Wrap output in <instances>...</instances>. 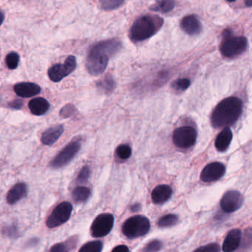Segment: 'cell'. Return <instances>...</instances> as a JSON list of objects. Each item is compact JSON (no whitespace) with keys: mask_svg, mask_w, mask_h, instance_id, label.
Returning a JSON list of instances; mask_svg holds the SVG:
<instances>
[{"mask_svg":"<svg viewBox=\"0 0 252 252\" xmlns=\"http://www.w3.org/2000/svg\"><path fill=\"white\" fill-rule=\"evenodd\" d=\"M243 112V101L231 96L222 100L211 115V124L214 128L228 127L234 125Z\"/></svg>","mask_w":252,"mask_h":252,"instance_id":"obj_1","label":"cell"},{"mask_svg":"<svg viewBox=\"0 0 252 252\" xmlns=\"http://www.w3.org/2000/svg\"><path fill=\"white\" fill-rule=\"evenodd\" d=\"M163 23V19L158 16H142L134 22L129 32V37L132 42H142L154 36Z\"/></svg>","mask_w":252,"mask_h":252,"instance_id":"obj_2","label":"cell"},{"mask_svg":"<svg viewBox=\"0 0 252 252\" xmlns=\"http://www.w3.org/2000/svg\"><path fill=\"white\" fill-rule=\"evenodd\" d=\"M223 41L220 47V51L224 57L234 58L246 51L248 47L247 39L244 36H234L230 30L223 32Z\"/></svg>","mask_w":252,"mask_h":252,"instance_id":"obj_3","label":"cell"},{"mask_svg":"<svg viewBox=\"0 0 252 252\" xmlns=\"http://www.w3.org/2000/svg\"><path fill=\"white\" fill-rule=\"evenodd\" d=\"M150 229V220L142 215L131 217L125 221L122 226L123 234L129 239L142 237L147 234Z\"/></svg>","mask_w":252,"mask_h":252,"instance_id":"obj_4","label":"cell"},{"mask_svg":"<svg viewBox=\"0 0 252 252\" xmlns=\"http://www.w3.org/2000/svg\"><path fill=\"white\" fill-rule=\"evenodd\" d=\"M110 57L92 47L87 59L86 67L91 76H98L102 74L108 65Z\"/></svg>","mask_w":252,"mask_h":252,"instance_id":"obj_5","label":"cell"},{"mask_svg":"<svg viewBox=\"0 0 252 252\" xmlns=\"http://www.w3.org/2000/svg\"><path fill=\"white\" fill-rule=\"evenodd\" d=\"M73 212V206L69 202L60 203L53 210L46 220V225L50 228H57L68 221Z\"/></svg>","mask_w":252,"mask_h":252,"instance_id":"obj_6","label":"cell"},{"mask_svg":"<svg viewBox=\"0 0 252 252\" xmlns=\"http://www.w3.org/2000/svg\"><path fill=\"white\" fill-rule=\"evenodd\" d=\"M197 132L192 126H184L177 128L173 132L172 140L176 147L188 149L192 147L197 141Z\"/></svg>","mask_w":252,"mask_h":252,"instance_id":"obj_7","label":"cell"},{"mask_svg":"<svg viewBox=\"0 0 252 252\" xmlns=\"http://www.w3.org/2000/svg\"><path fill=\"white\" fill-rule=\"evenodd\" d=\"M114 220V217L110 213H103L97 216L91 225L93 237L99 238L107 235L113 228Z\"/></svg>","mask_w":252,"mask_h":252,"instance_id":"obj_8","label":"cell"},{"mask_svg":"<svg viewBox=\"0 0 252 252\" xmlns=\"http://www.w3.org/2000/svg\"><path fill=\"white\" fill-rule=\"evenodd\" d=\"M80 143L79 141H73L67 144L51 162V166L54 169H59L68 164L81 150Z\"/></svg>","mask_w":252,"mask_h":252,"instance_id":"obj_9","label":"cell"},{"mask_svg":"<svg viewBox=\"0 0 252 252\" xmlns=\"http://www.w3.org/2000/svg\"><path fill=\"white\" fill-rule=\"evenodd\" d=\"M244 198L243 194L237 191L231 190L227 191L220 200V207L226 213H232L238 210L243 206Z\"/></svg>","mask_w":252,"mask_h":252,"instance_id":"obj_10","label":"cell"},{"mask_svg":"<svg viewBox=\"0 0 252 252\" xmlns=\"http://www.w3.org/2000/svg\"><path fill=\"white\" fill-rule=\"evenodd\" d=\"M225 173V167L220 162L209 163L203 168L200 174V179L203 182L211 183L220 179Z\"/></svg>","mask_w":252,"mask_h":252,"instance_id":"obj_11","label":"cell"},{"mask_svg":"<svg viewBox=\"0 0 252 252\" xmlns=\"http://www.w3.org/2000/svg\"><path fill=\"white\" fill-rule=\"evenodd\" d=\"M181 28L190 36L199 34L203 30V26L199 19L195 15H188L181 22Z\"/></svg>","mask_w":252,"mask_h":252,"instance_id":"obj_12","label":"cell"},{"mask_svg":"<svg viewBox=\"0 0 252 252\" xmlns=\"http://www.w3.org/2000/svg\"><path fill=\"white\" fill-rule=\"evenodd\" d=\"M14 91L19 96L23 98H31L40 94V86L32 82H21L14 86Z\"/></svg>","mask_w":252,"mask_h":252,"instance_id":"obj_13","label":"cell"},{"mask_svg":"<svg viewBox=\"0 0 252 252\" xmlns=\"http://www.w3.org/2000/svg\"><path fill=\"white\" fill-rule=\"evenodd\" d=\"M242 233L239 228L231 230L227 234L222 244V252H234L238 249L241 240Z\"/></svg>","mask_w":252,"mask_h":252,"instance_id":"obj_14","label":"cell"},{"mask_svg":"<svg viewBox=\"0 0 252 252\" xmlns=\"http://www.w3.org/2000/svg\"><path fill=\"white\" fill-rule=\"evenodd\" d=\"M172 195V187L169 185H159L152 191V200L155 204H163L169 200Z\"/></svg>","mask_w":252,"mask_h":252,"instance_id":"obj_15","label":"cell"},{"mask_svg":"<svg viewBox=\"0 0 252 252\" xmlns=\"http://www.w3.org/2000/svg\"><path fill=\"white\" fill-rule=\"evenodd\" d=\"M28 194V187L25 183H18L14 185L8 191L6 200L8 204H15L22 199L26 197Z\"/></svg>","mask_w":252,"mask_h":252,"instance_id":"obj_16","label":"cell"},{"mask_svg":"<svg viewBox=\"0 0 252 252\" xmlns=\"http://www.w3.org/2000/svg\"><path fill=\"white\" fill-rule=\"evenodd\" d=\"M64 132V126L59 125L45 130L41 137V142L45 145L51 146L55 144Z\"/></svg>","mask_w":252,"mask_h":252,"instance_id":"obj_17","label":"cell"},{"mask_svg":"<svg viewBox=\"0 0 252 252\" xmlns=\"http://www.w3.org/2000/svg\"><path fill=\"white\" fill-rule=\"evenodd\" d=\"M233 133L229 127H225L218 134L215 139V148L219 152H225L228 150L232 141Z\"/></svg>","mask_w":252,"mask_h":252,"instance_id":"obj_18","label":"cell"},{"mask_svg":"<svg viewBox=\"0 0 252 252\" xmlns=\"http://www.w3.org/2000/svg\"><path fill=\"white\" fill-rule=\"evenodd\" d=\"M29 107L32 114L39 116L45 115L49 110L51 105L48 100L39 97L32 99L29 102Z\"/></svg>","mask_w":252,"mask_h":252,"instance_id":"obj_19","label":"cell"},{"mask_svg":"<svg viewBox=\"0 0 252 252\" xmlns=\"http://www.w3.org/2000/svg\"><path fill=\"white\" fill-rule=\"evenodd\" d=\"M91 195V189L86 187H77L72 193V197L76 203H85Z\"/></svg>","mask_w":252,"mask_h":252,"instance_id":"obj_20","label":"cell"},{"mask_svg":"<svg viewBox=\"0 0 252 252\" xmlns=\"http://www.w3.org/2000/svg\"><path fill=\"white\" fill-rule=\"evenodd\" d=\"M97 88L104 94H111L116 88V82L110 75H107L97 82Z\"/></svg>","mask_w":252,"mask_h":252,"instance_id":"obj_21","label":"cell"},{"mask_svg":"<svg viewBox=\"0 0 252 252\" xmlns=\"http://www.w3.org/2000/svg\"><path fill=\"white\" fill-rule=\"evenodd\" d=\"M48 76L54 82H59L67 76L63 64H57L48 70Z\"/></svg>","mask_w":252,"mask_h":252,"instance_id":"obj_22","label":"cell"},{"mask_svg":"<svg viewBox=\"0 0 252 252\" xmlns=\"http://www.w3.org/2000/svg\"><path fill=\"white\" fill-rule=\"evenodd\" d=\"M175 2L172 0H163L156 2L150 7V10L153 11H160L162 13H169L175 8Z\"/></svg>","mask_w":252,"mask_h":252,"instance_id":"obj_23","label":"cell"},{"mask_svg":"<svg viewBox=\"0 0 252 252\" xmlns=\"http://www.w3.org/2000/svg\"><path fill=\"white\" fill-rule=\"evenodd\" d=\"M252 247V228L245 230L243 236L241 237L237 252H249Z\"/></svg>","mask_w":252,"mask_h":252,"instance_id":"obj_24","label":"cell"},{"mask_svg":"<svg viewBox=\"0 0 252 252\" xmlns=\"http://www.w3.org/2000/svg\"><path fill=\"white\" fill-rule=\"evenodd\" d=\"M103 249V243L98 240L88 242L85 243L79 252H101Z\"/></svg>","mask_w":252,"mask_h":252,"instance_id":"obj_25","label":"cell"},{"mask_svg":"<svg viewBox=\"0 0 252 252\" xmlns=\"http://www.w3.org/2000/svg\"><path fill=\"white\" fill-rule=\"evenodd\" d=\"M178 222V217L176 215H173V214H169V215H165V216L162 217L160 218L158 222V225L160 227H163V228H166V227H172L177 224Z\"/></svg>","mask_w":252,"mask_h":252,"instance_id":"obj_26","label":"cell"},{"mask_svg":"<svg viewBox=\"0 0 252 252\" xmlns=\"http://www.w3.org/2000/svg\"><path fill=\"white\" fill-rule=\"evenodd\" d=\"M100 3L101 8L104 11H113L122 7L125 2L122 0H103Z\"/></svg>","mask_w":252,"mask_h":252,"instance_id":"obj_27","label":"cell"},{"mask_svg":"<svg viewBox=\"0 0 252 252\" xmlns=\"http://www.w3.org/2000/svg\"><path fill=\"white\" fill-rule=\"evenodd\" d=\"M5 63L10 70H15L20 63V55L16 52L10 53L5 59Z\"/></svg>","mask_w":252,"mask_h":252,"instance_id":"obj_28","label":"cell"},{"mask_svg":"<svg viewBox=\"0 0 252 252\" xmlns=\"http://www.w3.org/2000/svg\"><path fill=\"white\" fill-rule=\"evenodd\" d=\"M116 154L122 160H126L129 158L132 155V149L126 144H121L116 149Z\"/></svg>","mask_w":252,"mask_h":252,"instance_id":"obj_29","label":"cell"},{"mask_svg":"<svg viewBox=\"0 0 252 252\" xmlns=\"http://www.w3.org/2000/svg\"><path fill=\"white\" fill-rule=\"evenodd\" d=\"M64 70H65L66 75L69 76L70 73H73L76 70V66H77V62H76V58L74 56H69L65 61H64Z\"/></svg>","mask_w":252,"mask_h":252,"instance_id":"obj_30","label":"cell"},{"mask_svg":"<svg viewBox=\"0 0 252 252\" xmlns=\"http://www.w3.org/2000/svg\"><path fill=\"white\" fill-rule=\"evenodd\" d=\"M190 85H191V82L189 79H179L173 82L172 88L175 91H184L189 88Z\"/></svg>","mask_w":252,"mask_h":252,"instance_id":"obj_31","label":"cell"},{"mask_svg":"<svg viewBox=\"0 0 252 252\" xmlns=\"http://www.w3.org/2000/svg\"><path fill=\"white\" fill-rule=\"evenodd\" d=\"M193 252H220V247L218 243H209L206 246L197 248Z\"/></svg>","mask_w":252,"mask_h":252,"instance_id":"obj_32","label":"cell"},{"mask_svg":"<svg viewBox=\"0 0 252 252\" xmlns=\"http://www.w3.org/2000/svg\"><path fill=\"white\" fill-rule=\"evenodd\" d=\"M162 243L159 240L150 242L143 249V252H158L161 249Z\"/></svg>","mask_w":252,"mask_h":252,"instance_id":"obj_33","label":"cell"},{"mask_svg":"<svg viewBox=\"0 0 252 252\" xmlns=\"http://www.w3.org/2000/svg\"><path fill=\"white\" fill-rule=\"evenodd\" d=\"M90 175H91V169L89 166H85L81 169L80 172L77 177V181L79 183H85L89 179Z\"/></svg>","mask_w":252,"mask_h":252,"instance_id":"obj_34","label":"cell"},{"mask_svg":"<svg viewBox=\"0 0 252 252\" xmlns=\"http://www.w3.org/2000/svg\"><path fill=\"white\" fill-rule=\"evenodd\" d=\"M49 252H70V248L66 243H59L54 245Z\"/></svg>","mask_w":252,"mask_h":252,"instance_id":"obj_35","label":"cell"},{"mask_svg":"<svg viewBox=\"0 0 252 252\" xmlns=\"http://www.w3.org/2000/svg\"><path fill=\"white\" fill-rule=\"evenodd\" d=\"M3 234H6L8 237H13L14 235H17V228L14 225L5 227L3 230Z\"/></svg>","mask_w":252,"mask_h":252,"instance_id":"obj_36","label":"cell"},{"mask_svg":"<svg viewBox=\"0 0 252 252\" xmlns=\"http://www.w3.org/2000/svg\"><path fill=\"white\" fill-rule=\"evenodd\" d=\"M23 106V102L21 100H15V101H12V102L9 104V107H11V108L16 109V110L21 109Z\"/></svg>","mask_w":252,"mask_h":252,"instance_id":"obj_37","label":"cell"},{"mask_svg":"<svg viewBox=\"0 0 252 252\" xmlns=\"http://www.w3.org/2000/svg\"><path fill=\"white\" fill-rule=\"evenodd\" d=\"M111 252H129V249L125 245H119V246L115 247Z\"/></svg>","mask_w":252,"mask_h":252,"instance_id":"obj_38","label":"cell"},{"mask_svg":"<svg viewBox=\"0 0 252 252\" xmlns=\"http://www.w3.org/2000/svg\"><path fill=\"white\" fill-rule=\"evenodd\" d=\"M4 20H5V14L2 10H0V26H2Z\"/></svg>","mask_w":252,"mask_h":252,"instance_id":"obj_39","label":"cell"},{"mask_svg":"<svg viewBox=\"0 0 252 252\" xmlns=\"http://www.w3.org/2000/svg\"><path fill=\"white\" fill-rule=\"evenodd\" d=\"M140 207H141V206H140L138 203H137V204H134L133 206L131 207V210L132 211H138L139 210Z\"/></svg>","mask_w":252,"mask_h":252,"instance_id":"obj_40","label":"cell"},{"mask_svg":"<svg viewBox=\"0 0 252 252\" xmlns=\"http://www.w3.org/2000/svg\"><path fill=\"white\" fill-rule=\"evenodd\" d=\"M246 5L247 7H252V1H250V0H247V1H246Z\"/></svg>","mask_w":252,"mask_h":252,"instance_id":"obj_41","label":"cell"}]
</instances>
